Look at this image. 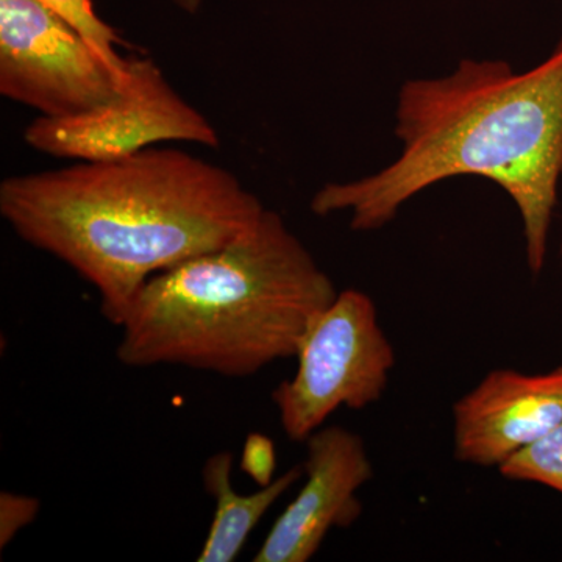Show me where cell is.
Segmentation results:
<instances>
[{"label": "cell", "instance_id": "obj_1", "mask_svg": "<svg viewBox=\"0 0 562 562\" xmlns=\"http://www.w3.org/2000/svg\"><path fill=\"white\" fill-rule=\"evenodd\" d=\"M401 155L372 176L330 181L313 195L316 216L349 213L376 232L443 180L483 177L519 211L528 268L542 272L562 179V38L535 68L465 60L449 76L406 80L395 106Z\"/></svg>", "mask_w": 562, "mask_h": 562}, {"label": "cell", "instance_id": "obj_9", "mask_svg": "<svg viewBox=\"0 0 562 562\" xmlns=\"http://www.w3.org/2000/svg\"><path fill=\"white\" fill-rule=\"evenodd\" d=\"M232 472L233 454L228 452L211 454L203 464V490L214 501V516L199 562L236 561L266 513L303 479L302 465H294L268 486L239 494L233 486Z\"/></svg>", "mask_w": 562, "mask_h": 562}, {"label": "cell", "instance_id": "obj_14", "mask_svg": "<svg viewBox=\"0 0 562 562\" xmlns=\"http://www.w3.org/2000/svg\"><path fill=\"white\" fill-rule=\"evenodd\" d=\"M173 2H176L181 10L187 11V13L195 14L199 9H201L203 0H173Z\"/></svg>", "mask_w": 562, "mask_h": 562}, {"label": "cell", "instance_id": "obj_5", "mask_svg": "<svg viewBox=\"0 0 562 562\" xmlns=\"http://www.w3.org/2000/svg\"><path fill=\"white\" fill-rule=\"evenodd\" d=\"M127 72L38 0H0V94L9 101L74 116L113 101Z\"/></svg>", "mask_w": 562, "mask_h": 562}, {"label": "cell", "instance_id": "obj_3", "mask_svg": "<svg viewBox=\"0 0 562 562\" xmlns=\"http://www.w3.org/2000/svg\"><path fill=\"white\" fill-rule=\"evenodd\" d=\"M338 292L283 217L266 209L238 238L140 288L117 325V361L246 379L295 358Z\"/></svg>", "mask_w": 562, "mask_h": 562}, {"label": "cell", "instance_id": "obj_6", "mask_svg": "<svg viewBox=\"0 0 562 562\" xmlns=\"http://www.w3.org/2000/svg\"><path fill=\"white\" fill-rule=\"evenodd\" d=\"M24 140L41 154L77 161L121 160L160 143L221 146L209 117L181 98L150 58H132L113 101L74 116H38Z\"/></svg>", "mask_w": 562, "mask_h": 562}, {"label": "cell", "instance_id": "obj_10", "mask_svg": "<svg viewBox=\"0 0 562 562\" xmlns=\"http://www.w3.org/2000/svg\"><path fill=\"white\" fill-rule=\"evenodd\" d=\"M498 472L506 480L542 484L562 494V422L503 462Z\"/></svg>", "mask_w": 562, "mask_h": 562}, {"label": "cell", "instance_id": "obj_8", "mask_svg": "<svg viewBox=\"0 0 562 562\" xmlns=\"http://www.w3.org/2000/svg\"><path fill=\"white\" fill-rule=\"evenodd\" d=\"M562 422V366L542 373L494 369L453 405L458 461L501 468Z\"/></svg>", "mask_w": 562, "mask_h": 562}, {"label": "cell", "instance_id": "obj_2", "mask_svg": "<svg viewBox=\"0 0 562 562\" xmlns=\"http://www.w3.org/2000/svg\"><path fill=\"white\" fill-rule=\"evenodd\" d=\"M265 210L235 173L180 149L149 147L0 183L11 231L95 288L116 327L151 277L233 241Z\"/></svg>", "mask_w": 562, "mask_h": 562}, {"label": "cell", "instance_id": "obj_13", "mask_svg": "<svg viewBox=\"0 0 562 562\" xmlns=\"http://www.w3.org/2000/svg\"><path fill=\"white\" fill-rule=\"evenodd\" d=\"M239 468L258 487L276 480L277 453L273 441L261 432H250L244 442Z\"/></svg>", "mask_w": 562, "mask_h": 562}, {"label": "cell", "instance_id": "obj_11", "mask_svg": "<svg viewBox=\"0 0 562 562\" xmlns=\"http://www.w3.org/2000/svg\"><path fill=\"white\" fill-rule=\"evenodd\" d=\"M83 36L114 69L125 72L131 58L122 57L117 46H127L117 32L95 13L91 0H38Z\"/></svg>", "mask_w": 562, "mask_h": 562}, {"label": "cell", "instance_id": "obj_15", "mask_svg": "<svg viewBox=\"0 0 562 562\" xmlns=\"http://www.w3.org/2000/svg\"><path fill=\"white\" fill-rule=\"evenodd\" d=\"M561 251H562V249H561Z\"/></svg>", "mask_w": 562, "mask_h": 562}, {"label": "cell", "instance_id": "obj_7", "mask_svg": "<svg viewBox=\"0 0 562 562\" xmlns=\"http://www.w3.org/2000/svg\"><path fill=\"white\" fill-rule=\"evenodd\" d=\"M305 482L262 541L254 562H308L333 528L360 519L358 492L373 479V465L358 432L322 427L305 442Z\"/></svg>", "mask_w": 562, "mask_h": 562}, {"label": "cell", "instance_id": "obj_12", "mask_svg": "<svg viewBox=\"0 0 562 562\" xmlns=\"http://www.w3.org/2000/svg\"><path fill=\"white\" fill-rule=\"evenodd\" d=\"M40 509L41 502L32 495L0 492V550L9 547L24 528L35 522Z\"/></svg>", "mask_w": 562, "mask_h": 562}, {"label": "cell", "instance_id": "obj_4", "mask_svg": "<svg viewBox=\"0 0 562 562\" xmlns=\"http://www.w3.org/2000/svg\"><path fill=\"white\" fill-rule=\"evenodd\" d=\"M297 371L272 392L284 435L305 442L341 408L364 409L383 397L395 350L375 302L360 290L339 291L310 324Z\"/></svg>", "mask_w": 562, "mask_h": 562}]
</instances>
